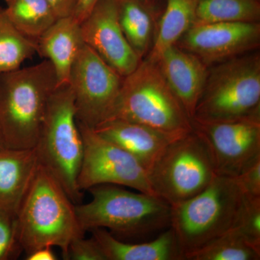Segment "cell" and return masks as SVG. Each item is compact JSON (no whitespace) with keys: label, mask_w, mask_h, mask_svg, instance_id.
<instances>
[{"label":"cell","mask_w":260,"mask_h":260,"mask_svg":"<svg viewBox=\"0 0 260 260\" xmlns=\"http://www.w3.org/2000/svg\"><path fill=\"white\" fill-rule=\"evenodd\" d=\"M75 206L58 179L39 164L15 217L20 248L28 254L39 248L56 246L68 259L70 244L85 233Z\"/></svg>","instance_id":"1"},{"label":"cell","mask_w":260,"mask_h":260,"mask_svg":"<svg viewBox=\"0 0 260 260\" xmlns=\"http://www.w3.org/2000/svg\"><path fill=\"white\" fill-rule=\"evenodd\" d=\"M56 86L55 70L47 59L0 74V135L5 148H35Z\"/></svg>","instance_id":"2"},{"label":"cell","mask_w":260,"mask_h":260,"mask_svg":"<svg viewBox=\"0 0 260 260\" xmlns=\"http://www.w3.org/2000/svg\"><path fill=\"white\" fill-rule=\"evenodd\" d=\"M88 190L91 200L75 206L85 232L104 229L116 238L145 237L170 227L171 205L157 195L133 192L114 184Z\"/></svg>","instance_id":"3"},{"label":"cell","mask_w":260,"mask_h":260,"mask_svg":"<svg viewBox=\"0 0 260 260\" xmlns=\"http://www.w3.org/2000/svg\"><path fill=\"white\" fill-rule=\"evenodd\" d=\"M111 119L139 123L175 136L192 129L190 118L158 66L146 59L123 78Z\"/></svg>","instance_id":"4"},{"label":"cell","mask_w":260,"mask_h":260,"mask_svg":"<svg viewBox=\"0 0 260 260\" xmlns=\"http://www.w3.org/2000/svg\"><path fill=\"white\" fill-rule=\"evenodd\" d=\"M40 164L59 181L75 205L81 202L77 179L83 155V142L70 83L52 92L35 146Z\"/></svg>","instance_id":"5"},{"label":"cell","mask_w":260,"mask_h":260,"mask_svg":"<svg viewBox=\"0 0 260 260\" xmlns=\"http://www.w3.org/2000/svg\"><path fill=\"white\" fill-rule=\"evenodd\" d=\"M256 115H260L259 51L210 67L192 119L234 120Z\"/></svg>","instance_id":"6"},{"label":"cell","mask_w":260,"mask_h":260,"mask_svg":"<svg viewBox=\"0 0 260 260\" xmlns=\"http://www.w3.org/2000/svg\"><path fill=\"white\" fill-rule=\"evenodd\" d=\"M244 194L235 179L217 175L190 199L171 206V223L183 253L204 246L232 229Z\"/></svg>","instance_id":"7"},{"label":"cell","mask_w":260,"mask_h":260,"mask_svg":"<svg viewBox=\"0 0 260 260\" xmlns=\"http://www.w3.org/2000/svg\"><path fill=\"white\" fill-rule=\"evenodd\" d=\"M217 175L208 145L193 129L173 140L148 171L154 193L171 206L199 194Z\"/></svg>","instance_id":"8"},{"label":"cell","mask_w":260,"mask_h":260,"mask_svg":"<svg viewBox=\"0 0 260 260\" xmlns=\"http://www.w3.org/2000/svg\"><path fill=\"white\" fill-rule=\"evenodd\" d=\"M78 124L83 142V159L77 179L80 191L114 184L155 194L148 172L133 155L103 138L93 128L78 121Z\"/></svg>","instance_id":"9"},{"label":"cell","mask_w":260,"mask_h":260,"mask_svg":"<svg viewBox=\"0 0 260 260\" xmlns=\"http://www.w3.org/2000/svg\"><path fill=\"white\" fill-rule=\"evenodd\" d=\"M124 77L84 44L73 63L69 83L75 98L77 120L96 127L112 116Z\"/></svg>","instance_id":"10"},{"label":"cell","mask_w":260,"mask_h":260,"mask_svg":"<svg viewBox=\"0 0 260 260\" xmlns=\"http://www.w3.org/2000/svg\"><path fill=\"white\" fill-rule=\"evenodd\" d=\"M208 145L217 174L234 178L260 159V115L225 121L191 119Z\"/></svg>","instance_id":"11"},{"label":"cell","mask_w":260,"mask_h":260,"mask_svg":"<svg viewBox=\"0 0 260 260\" xmlns=\"http://www.w3.org/2000/svg\"><path fill=\"white\" fill-rule=\"evenodd\" d=\"M176 45L210 68L259 49L260 23L194 24Z\"/></svg>","instance_id":"12"},{"label":"cell","mask_w":260,"mask_h":260,"mask_svg":"<svg viewBox=\"0 0 260 260\" xmlns=\"http://www.w3.org/2000/svg\"><path fill=\"white\" fill-rule=\"evenodd\" d=\"M80 29L84 43L121 76L132 73L142 60L121 30L118 0H99Z\"/></svg>","instance_id":"13"},{"label":"cell","mask_w":260,"mask_h":260,"mask_svg":"<svg viewBox=\"0 0 260 260\" xmlns=\"http://www.w3.org/2000/svg\"><path fill=\"white\" fill-rule=\"evenodd\" d=\"M155 64L191 120L209 68L198 56L177 45L164 51Z\"/></svg>","instance_id":"14"},{"label":"cell","mask_w":260,"mask_h":260,"mask_svg":"<svg viewBox=\"0 0 260 260\" xmlns=\"http://www.w3.org/2000/svg\"><path fill=\"white\" fill-rule=\"evenodd\" d=\"M93 129L133 155L147 172L168 145L181 136L167 134L144 124L118 119H108Z\"/></svg>","instance_id":"15"},{"label":"cell","mask_w":260,"mask_h":260,"mask_svg":"<svg viewBox=\"0 0 260 260\" xmlns=\"http://www.w3.org/2000/svg\"><path fill=\"white\" fill-rule=\"evenodd\" d=\"M39 164L35 148L0 150V211L16 217Z\"/></svg>","instance_id":"16"},{"label":"cell","mask_w":260,"mask_h":260,"mask_svg":"<svg viewBox=\"0 0 260 260\" xmlns=\"http://www.w3.org/2000/svg\"><path fill=\"white\" fill-rule=\"evenodd\" d=\"M37 54L51 63L57 85L69 83L73 63L85 43L73 16L59 18L37 40Z\"/></svg>","instance_id":"17"},{"label":"cell","mask_w":260,"mask_h":260,"mask_svg":"<svg viewBox=\"0 0 260 260\" xmlns=\"http://www.w3.org/2000/svg\"><path fill=\"white\" fill-rule=\"evenodd\" d=\"M90 232L107 260H184V253L171 227L153 240L143 243L123 242L107 229Z\"/></svg>","instance_id":"18"},{"label":"cell","mask_w":260,"mask_h":260,"mask_svg":"<svg viewBox=\"0 0 260 260\" xmlns=\"http://www.w3.org/2000/svg\"><path fill=\"white\" fill-rule=\"evenodd\" d=\"M118 15L130 47L140 59H144L153 46L156 32V5L143 0H118Z\"/></svg>","instance_id":"19"},{"label":"cell","mask_w":260,"mask_h":260,"mask_svg":"<svg viewBox=\"0 0 260 260\" xmlns=\"http://www.w3.org/2000/svg\"><path fill=\"white\" fill-rule=\"evenodd\" d=\"M198 0H166L159 17L153 46L144 59L155 63L167 49L176 45L194 25Z\"/></svg>","instance_id":"20"},{"label":"cell","mask_w":260,"mask_h":260,"mask_svg":"<svg viewBox=\"0 0 260 260\" xmlns=\"http://www.w3.org/2000/svg\"><path fill=\"white\" fill-rule=\"evenodd\" d=\"M5 13L25 37L37 41L57 20L47 0H4Z\"/></svg>","instance_id":"21"},{"label":"cell","mask_w":260,"mask_h":260,"mask_svg":"<svg viewBox=\"0 0 260 260\" xmlns=\"http://www.w3.org/2000/svg\"><path fill=\"white\" fill-rule=\"evenodd\" d=\"M260 23V0H198L194 24Z\"/></svg>","instance_id":"22"},{"label":"cell","mask_w":260,"mask_h":260,"mask_svg":"<svg viewBox=\"0 0 260 260\" xmlns=\"http://www.w3.org/2000/svg\"><path fill=\"white\" fill-rule=\"evenodd\" d=\"M36 54L37 41L19 31L0 7V74L18 69Z\"/></svg>","instance_id":"23"},{"label":"cell","mask_w":260,"mask_h":260,"mask_svg":"<svg viewBox=\"0 0 260 260\" xmlns=\"http://www.w3.org/2000/svg\"><path fill=\"white\" fill-rule=\"evenodd\" d=\"M256 250L237 233L230 230L204 246L184 254V260H259Z\"/></svg>","instance_id":"24"},{"label":"cell","mask_w":260,"mask_h":260,"mask_svg":"<svg viewBox=\"0 0 260 260\" xmlns=\"http://www.w3.org/2000/svg\"><path fill=\"white\" fill-rule=\"evenodd\" d=\"M231 230L260 251V197L244 194L242 207Z\"/></svg>","instance_id":"25"},{"label":"cell","mask_w":260,"mask_h":260,"mask_svg":"<svg viewBox=\"0 0 260 260\" xmlns=\"http://www.w3.org/2000/svg\"><path fill=\"white\" fill-rule=\"evenodd\" d=\"M21 249L17 238L15 217L0 211V260L8 259Z\"/></svg>","instance_id":"26"},{"label":"cell","mask_w":260,"mask_h":260,"mask_svg":"<svg viewBox=\"0 0 260 260\" xmlns=\"http://www.w3.org/2000/svg\"><path fill=\"white\" fill-rule=\"evenodd\" d=\"M68 259L107 260L100 246L92 237H80L73 241L68 250Z\"/></svg>","instance_id":"27"},{"label":"cell","mask_w":260,"mask_h":260,"mask_svg":"<svg viewBox=\"0 0 260 260\" xmlns=\"http://www.w3.org/2000/svg\"><path fill=\"white\" fill-rule=\"evenodd\" d=\"M234 179L244 194L260 197V159Z\"/></svg>","instance_id":"28"},{"label":"cell","mask_w":260,"mask_h":260,"mask_svg":"<svg viewBox=\"0 0 260 260\" xmlns=\"http://www.w3.org/2000/svg\"><path fill=\"white\" fill-rule=\"evenodd\" d=\"M57 18L73 16L78 0H47Z\"/></svg>","instance_id":"29"},{"label":"cell","mask_w":260,"mask_h":260,"mask_svg":"<svg viewBox=\"0 0 260 260\" xmlns=\"http://www.w3.org/2000/svg\"><path fill=\"white\" fill-rule=\"evenodd\" d=\"M99 0H78L73 17L80 24L89 15Z\"/></svg>","instance_id":"30"},{"label":"cell","mask_w":260,"mask_h":260,"mask_svg":"<svg viewBox=\"0 0 260 260\" xmlns=\"http://www.w3.org/2000/svg\"><path fill=\"white\" fill-rule=\"evenodd\" d=\"M27 260H56L57 259L54 251L49 246L39 248L37 250L27 254Z\"/></svg>","instance_id":"31"},{"label":"cell","mask_w":260,"mask_h":260,"mask_svg":"<svg viewBox=\"0 0 260 260\" xmlns=\"http://www.w3.org/2000/svg\"><path fill=\"white\" fill-rule=\"evenodd\" d=\"M143 1L145 2V3H149V4L157 5L158 2L161 1V0H143Z\"/></svg>","instance_id":"32"},{"label":"cell","mask_w":260,"mask_h":260,"mask_svg":"<svg viewBox=\"0 0 260 260\" xmlns=\"http://www.w3.org/2000/svg\"><path fill=\"white\" fill-rule=\"evenodd\" d=\"M6 148L5 147L4 143H3V140L2 139L1 135H0V150H3V149Z\"/></svg>","instance_id":"33"}]
</instances>
